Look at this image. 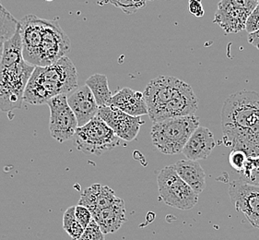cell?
Here are the masks:
<instances>
[{"label":"cell","mask_w":259,"mask_h":240,"mask_svg":"<svg viewBox=\"0 0 259 240\" xmlns=\"http://www.w3.org/2000/svg\"><path fill=\"white\" fill-rule=\"evenodd\" d=\"M143 95L153 123L195 115L198 107V99L191 86L171 76H159L150 81Z\"/></svg>","instance_id":"3957f363"},{"label":"cell","mask_w":259,"mask_h":240,"mask_svg":"<svg viewBox=\"0 0 259 240\" xmlns=\"http://www.w3.org/2000/svg\"><path fill=\"white\" fill-rule=\"evenodd\" d=\"M148 1H152V0H148Z\"/></svg>","instance_id":"1f68e13d"},{"label":"cell","mask_w":259,"mask_h":240,"mask_svg":"<svg viewBox=\"0 0 259 240\" xmlns=\"http://www.w3.org/2000/svg\"><path fill=\"white\" fill-rule=\"evenodd\" d=\"M148 2V0H101L99 4H111L120 9L125 14L130 15L145 8Z\"/></svg>","instance_id":"7402d4cb"},{"label":"cell","mask_w":259,"mask_h":240,"mask_svg":"<svg viewBox=\"0 0 259 240\" xmlns=\"http://www.w3.org/2000/svg\"><path fill=\"white\" fill-rule=\"evenodd\" d=\"M86 85L88 86L99 107L110 106L112 100V93L108 86V79L104 74H94L86 81Z\"/></svg>","instance_id":"ac0fdd59"},{"label":"cell","mask_w":259,"mask_h":240,"mask_svg":"<svg viewBox=\"0 0 259 240\" xmlns=\"http://www.w3.org/2000/svg\"><path fill=\"white\" fill-rule=\"evenodd\" d=\"M47 105L50 109L49 131L51 137L61 143L73 140L78 130V120L68 105L67 95L56 96Z\"/></svg>","instance_id":"9c48e42d"},{"label":"cell","mask_w":259,"mask_h":240,"mask_svg":"<svg viewBox=\"0 0 259 240\" xmlns=\"http://www.w3.org/2000/svg\"><path fill=\"white\" fill-rule=\"evenodd\" d=\"M133 116L148 115V107L143 93L124 88L113 95L111 105Z\"/></svg>","instance_id":"2e32d148"},{"label":"cell","mask_w":259,"mask_h":240,"mask_svg":"<svg viewBox=\"0 0 259 240\" xmlns=\"http://www.w3.org/2000/svg\"><path fill=\"white\" fill-rule=\"evenodd\" d=\"M247 157H248L247 154L244 151H240V150H232L229 155V164L234 170L241 173L245 166Z\"/></svg>","instance_id":"d4e9b609"},{"label":"cell","mask_w":259,"mask_h":240,"mask_svg":"<svg viewBox=\"0 0 259 240\" xmlns=\"http://www.w3.org/2000/svg\"><path fill=\"white\" fill-rule=\"evenodd\" d=\"M178 176L197 194L202 193L206 188V174L202 167L192 160H181L171 165Z\"/></svg>","instance_id":"e0dca14e"},{"label":"cell","mask_w":259,"mask_h":240,"mask_svg":"<svg viewBox=\"0 0 259 240\" xmlns=\"http://www.w3.org/2000/svg\"><path fill=\"white\" fill-rule=\"evenodd\" d=\"M229 194L236 211L243 213L251 225L259 229V186L240 178L230 184Z\"/></svg>","instance_id":"30bf717a"},{"label":"cell","mask_w":259,"mask_h":240,"mask_svg":"<svg viewBox=\"0 0 259 240\" xmlns=\"http://www.w3.org/2000/svg\"><path fill=\"white\" fill-rule=\"evenodd\" d=\"M233 5L251 13L259 3V0H228Z\"/></svg>","instance_id":"83f0119b"},{"label":"cell","mask_w":259,"mask_h":240,"mask_svg":"<svg viewBox=\"0 0 259 240\" xmlns=\"http://www.w3.org/2000/svg\"><path fill=\"white\" fill-rule=\"evenodd\" d=\"M75 216L78 220V223L82 225L84 229L88 226L91 221L93 220V214L91 213V211L88 208L78 204L75 208Z\"/></svg>","instance_id":"484cf974"},{"label":"cell","mask_w":259,"mask_h":240,"mask_svg":"<svg viewBox=\"0 0 259 240\" xmlns=\"http://www.w3.org/2000/svg\"><path fill=\"white\" fill-rule=\"evenodd\" d=\"M22 54L20 26L15 34L5 43L0 60V110L11 115L21 109L27 84L34 70Z\"/></svg>","instance_id":"277c9868"},{"label":"cell","mask_w":259,"mask_h":240,"mask_svg":"<svg viewBox=\"0 0 259 240\" xmlns=\"http://www.w3.org/2000/svg\"><path fill=\"white\" fill-rule=\"evenodd\" d=\"M118 198H119L116 197V195L112 188H110L108 186L101 185V187L99 188L98 194H97L95 209L93 213L109 207L111 205H113Z\"/></svg>","instance_id":"603a6c76"},{"label":"cell","mask_w":259,"mask_h":240,"mask_svg":"<svg viewBox=\"0 0 259 240\" xmlns=\"http://www.w3.org/2000/svg\"><path fill=\"white\" fill-rule=\"evenodd\" d=\"M223 141L247 156L259 155V94L241 91L225 100L222 111Z\"/></svg>","instance_id":"6da1fadb"},{"label":"cell","mask_w":259,"mask_h":240,"mask_svg":"<svg viewBox=\"0 0 259 240\" xmlns=\"http://www.w3.org/2000/svg\"><path fill=\"white\" fill-rule=\"evenodd\" d=\"M216 146L212 132L205 127H198L187 141L182 152L188 160L207 159Z\"/></svg>","instance_id":"5bb4252c"},{"label":"cell","mask_w":259,"mask_h":240,"mask_svg":"<svg viewBox=\"0 0 259 240\" xmlns=\"http://www.w3.org/2000/svg\"><path fill=\"white\" fill-rule=\"evenodd\" d=\"M46 1H48V2H51V1H54V0H46Z\"/></svg>","instance_id":"4dcf8cb0"},{"label":"cell","mask_w":259,"mask_h":240,"mask_svg":"<svg viewBox=\"0 0 259 240\" xmlns=\"http://www.w3.org/2000/svg\"><path fill=\"white\" fill-rule=\"evenodd\" d=\"M78 87L77 68L68 57H64L50 66L34 68L23 100L30 105H44L58 95H68Z\"/></svg>","instance_id":"5b68a950"},{"label":"cell","mask_w":259,"mask_h":240,"mask_svg":"<svg viewBox=\"0 0 259 240\" xmlns=\"http://www.w3.org/2000/svg\"><path fill=\"white\" fill-rule=\"evenodd\" d=\"M199 127V118L190 115L155 122L151 127V141L163 154L180 153L193 132Z\"/></svg>","instance_id":"8992f818"},{"label":"cell","mask_w":259,"mask_h":240,"mask_svg":"<svg viewBox=\"0 0 259 240\" xmlns=\"http://www.w3.org/2000/svg\"><path fill=\"white\" fill-rule=\"evenodd\" d=\"M188 10L192 15L197 18H202L205 14V11L203 9L202 0H189Z\"/></svg>","instance_id":"f1b7e54d"},{"label":"cell","mask_w":259,"mask_h":240,"mask_svg":"<svg viewBox=\"0 0 259 240\" xmlns=\"http://www.w3.org/2000/svg\"><path fill=\"white\" fill-rule=\"evenodd\" d=\"M239 174L244 182L259 186V155L247 157L243 171Z\"/></svg>","instance_id":"44dd1931"},{"label":"cell","mask_w":259,"mask_h":240,"mask_svg":"<svg viewBox=\"0 0 259 240\" xmlns=\"http://www.w3.org/2000/svg\"><path fill=\"white\" fill-rule=\"evenodd\" d=\"M245 31L250 33H253L254 31L259 30V3L255 7L254 11L251 12V14L249 15L248 19L246 21L245 24Z\"/></svg>","instance_id":"4316f807"},{"label":"cell","mask_w":259,"mask_h":240,"mask_svg":"<svg viewBox=\"0 0 259 240\" xmlns=\"http://www.w3.org/2000/svg\"><path fill=\"white\" fill-rule=\"evenodd\" d=\"M76 206H71L67 209L63 215V228L68 233L72 240H78L82 235L84 228L78 222L75 216Z\"/></svg>","instance_id":"ffe728a7"},{"label":"cell","mask_w":259,"mask_h":240,"mask_svg":"<svg viewBox=\"0 0 259 240\" xmlns=\"http://www.w3.org/2000/svg\"><path fill=\"white\" fill-rule=\"evenodd\" d=\"M248 43L259 50V30L249 34Z\"/></svg>","instance_id":"f546056e"},{"label":"cell","mask_w":259,"mask_h":240,"mask_svg":"<svg viewBox=\"0 0 259 240\" xmlns=\"http://www.w3.org/2000/svg\"><path fill=\"white\" fill-rule=\"evenodd\" d=\"M92 214L104 235L114 234L126 222L124 202L120 198L113 205Z\"/></svg>","instance_id":"9a60e30c"},{"label":"cell","mask_w":259,"mask_h":240,"mask_svg":"<svg viewBox=\"0 0 259 240\" xmlns=\"http://www.w3.org/2000/svg\"><path fill=\"white\" fill-rule=\"evenodd\" d=\"M160 198L179 210H190L197 205L198 195L182 179L172 166L163 167L157 176Z\"/></svg>","instance_id":"ba28073f"},{"label":"cell","mask_w":259,"mask_h":240,"mask_svg":"<svg viewBox=\"0 0 259 240\" xmlns=\"http://www.w3.org/2000/svg\"><path fill=\"white\" fill-rule=\"evenodd\" d=\"M22 54L33 67H47L67 57L71 44L67 33L55 21L27 15L20 21Z\"/></svg>","instance_id":"7a4b0ae2"},{"label":"cell","mask_w":259,"mask_h":240,"mask_svg":"<svg viewBox=\"0 0 259 240\" xmlns=\"http://www.w3.org/2000/svg\"><path fill=\"white\" fill-rule=\"evenodd\" d=\"M248 11L241 10L233 5L228 0H221L215 13L213 22L228 33H238L245 29L246 21L248 19Z\"/></svg>","instance_id":"4fadbf2b"},{"label":"cell","mask_w":259,"mask_h":240,"mask_svg":"<svg viewBox=\"0 0 259 240\" xmlns=\"http://www.w3.org/2000/svg\"><path fill=\"white\" fill-rule=\"evenodd\" d=\"M78 240H105L104 234L96 221L93 218L88 226L85 228L82 235Z\"/></svg>","instance_id":"cb8c5ba5"},{"label":"cell","mask_w":259,"mask_h":240,"mask_svg":"<svg viewBox=\"0 0 259 240\" xmlns=\"http://www.w3.org/2000/svg\"><path fill=\"white\" fill-rule=\"evenodd\" d=\"M19 26L20 21H17L0 2V60L2 58L5 43L15 34Z\"/></svg>","instance_id":"d6986e66"},{"label":"cell","mask_w":259,"mask_h":240,"mask_svg":"<svg viewBox=\"0 0 259 240\" xmlns=\"http://www.w3.org/2000/svg\"><path fill=\"white\" fill-rule=\"evenodd\" d=\"M120 140L114 131L99 116L86 125L78 127L73 141L77 149L85 154L100 156L118 146Z\"/></svg>","instance_id":"52a82bcc"},{"label":"cell","mask_w":259,"mask_h":240,"mask_svg":"<svg viewBox=\"0 0 259 240\" xmlns=\"http://www.w3.org/2000/svg\"><path fill=\"white\" fill-rule=\"evenodd\" d=\"M97 116L104 120L119 139L125 141L135 140L144 124L140 116L128 115L114 106L99 107Z\"/></svg>","instance_id":"8fae6325"},{"label":"cell","mask_w":259,"mask_h":240,"mask_svg":"<svg viewBox=\"0 0 259 240\" xmlns=\"http://www.w3.org/2000/svg\"><path fill=\"white\" fill-rule=\"evenodd\" d=\"M67 99L77 117L78 127L86 125L98 115L99 105L92 91L86 84L68 94Z\"/></svg>","instance_id":"7c38bea8"}]
</instances>
